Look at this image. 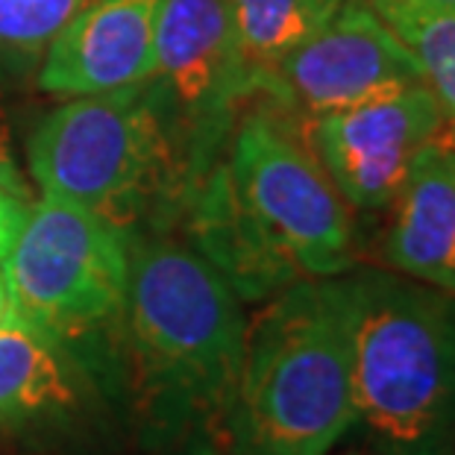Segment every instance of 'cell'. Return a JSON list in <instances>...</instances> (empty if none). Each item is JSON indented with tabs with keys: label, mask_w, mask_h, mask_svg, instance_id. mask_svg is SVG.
Returning a JSON list of instances; mask_svg holds the SVG:
<instances>
[{
	"label": "cell",
	"mask_w": 455,
	"mask_h": 455,
	"mask_svg": "<svg viewBox=\"0 0 455 455\" xmlns=\"http://www.w3.org/2000/svg\"><path fill=\"white\" fill-rule=\"evenodd\" d=\"M247 317L229 279L171 238L130 244V288L115 373L135 447L227 455Z\"/></svg>",
	"instance_id": "obj_1"
},
{
	"label": "cell",
	"mask_w": 455,
	"mask_h": 455,
	"mask_svg": "<svg viewBox=\"0 0 455 455\" xmlns=\"http://www.w3.org/2000/svg\"><path fill=\"white\" fill-rule=\"evenodd\" d=\"M209 238L235 274L265 291L299 276H341L355 265L350 206L274 106L238 121L229 164L200 195Z\"/></svg>",
	"instance_id": "obj_2"
},
{
	"label": "cell",
	"mask_w": 455,
	"mask_h": 455,
	"mask_svg": "<svg viewBox=\"0 0 455 455\" xmlns=\"http://www.w3.org/2000/svg\"><path fill=\"white\" fill-rule=\"evenodd\" d=\"M353 423L347 274L299 276L247 321L227 455H329Z\"/></svg>",
	"instance_id": "obj_3"
},
{
	"label": "cell",
	"mask_w": 455,
	"mask_h": 455,
	"mask_svg": "<svg viewBox=\"0 0 455 455\" xmlns=\"http://www.w3.org/2000/svg\"><path fill=\"white\" fill-rule=\"evenodd\" d=\"M353 405L376 455L455 452V294L388 270L347 274Z\"/></svg>",
	"instance_id": "obj_4"
},
{
	"label": "cell",
	"mask_w": 455,
	"mask_h": 455,
	"mask_svg": "<svg viewBox=\"0 0 455 455\" xmlns=\"http://www.w3.org/2000/svg\"><path fill=\"white\" fill-rule=\"evenodd\" d=\"M130 232L56 195L30 200L0 261L15 315L89 367L118 405L115 347L130 288Z\"/></svg>",
	"instance_id": "obj_5"
},
{
	"label": "cell",
	"mask_w": 455,
	"mask_h": 455,
	"mask_svg": "<svg viewBox=\"0 0 455 455\" xmlns=\"http://www.w3.org/2000/svg\"><path fill=\"white\" fill-rule=\"evenodd\" d=\"M168 98L153 80L71 98L27 141V168L42 195H56L130 232L180 173Z\"/></svg>",
	"instance_id": "obj_6"
},
{
	"label": "cell",
	"mask_w": 455,
	"mask_h": 455,
	"mask_svg": "<svg viewBox=\"0 0 455 455\" xmlns=\"http://www.w3.org/2000/svg\"><path fill=\"white\" fill-rule=\"evenodd\" d=\"M112 396L80 358L12 315L0 326V447L18 455H103Z\"/></svg>",
	"instance_id": "obj_7"
},
{
	"label": "cell",
	"mask_w": 455,
	"mask_h": 455,
	"mask_svg": "<svg viewBox=\"0 0 455 455\" xmlns=\"http://www.w3.org/2000/svg\"><path fill=\"white\" fill-rule=\"evenodd\" d=\"M418 83L423 71L400 36L367 0H344L321 30L270 68L259 92L308 121Z\"/></svg>",
	"instance_id": "obj_8"
},
{
	"label": "cell",
	"mask_w": 455,
	"mask_h": 455,
	"mask_svg": "<svg viewBox=\"0 0 455 455\" xmlns=\"http://www.w3.org/2000/svg\"><path fill=\"white\" fill-rule=\"evenodd\" d=\"M450 127L426 83L308 118L303 139L350 209L391 206L418 153Z\"/></svg>",
	"instance_id": "obj_9"
},
{
	"label": "cell",
	"mask_w": 455,
	"mask_h": 455,
	"mask_svg": "<svg viewBox=\"0 0 455 455\" xmlns=\"http://www.w3.org/2000/svg\"><path fill=\"white\" fill-rule=\"evenodd\" d=\"M153 80L171 106L191 115L197 141H215L238 98L256 94L227 0H162Z\"/></svg>",
	"instance_id": "obj_10"
},
{
	"label": "cell",
	"mask_w": 455,
	"mask_h": 455,
	"mask_svg": "<svg viewBox=\"0 0 455 455\" xmlns=\"http://www.w3.org/2000/svg\"><path fill=\"white\" fill-rule=\"evenodd\" d=\"M162 0H89L44 47L38 85L56 98L132 89L156 71Z\"/></svg>",
	"instance_id": "obj_11"
},
{
	"label": "cell",
	"mask_w": 455,
	"mask_h": 455,
	"mask_svg": "<svg viewBox=\"0 0 455 455\" xmlns=\"http://www.w3.org/2000/svg\"><path fill=\"white\" fill-rule=\"evenodd\" d=\"M382 261L394 274L455 294V130L418 153L396 191Z\"/></svg>",
	"instance_id": "obj_12"
},
{
	"label": "cell",
	"mask_w": 455,
	"mask_h": 455,
	"mask_svg": "<svg viewBox=\"0 0 455 455\" xmlns=\"http://www.w3.org/2000/svg\"><path fill=\"white\" fill-rule=\"evenodd\" d=\"M341 4L344 0H227L253 92H259L270 68L312 38Z\"/></svg>",
	"instance_id": "obj_13"
},
{
	"label": "cell",
	"mask_w": 455,
	"mask_h": 455,
	"mask_svg": "<svg viewBox=\"0 0 455 455\" xmlns=\"http://www.w3.org/2000/svg\"><path fill=\"white\" fill-rule=\"evenodd\" d=\"M367 4L414 53L426 89L441 103L450 127H455V9L396 4V0H367Z\"/></svg>",
	"instance_id": "obj_14"
},
{
	"label": "cell",
	"mask_w": 455,
	"mask_h": 455,
	"mask_svg": "<svg viewBox=\"0 0 455 455\" xmlns=\"http://www.w3.org/2000/svg\"><path fill=\"white\" fill-rule=\"evenodd\" d=\"M89 0H0V53L38 56Z\"/></svg>",
	"instance_id": "obj_15"
},
{
	"label": "cell",
	"mask_w": 455,
	"mask_h": 455,
	"mask_svg": "<svg viewBox=\"0 0 455 455\" xmlns=\"http://www.w3.org/2000/svg\"><path fill=\"white\" fill-rule=\"evenodd\" d=\"M27 209H30V195H27V188L18 186V182L0 180V261H4L9 250H12L24 218H27Z\"/></svg>",
	"instance_id": "obj_16"
},
{
	"label": "cell",
	"mask_w": 455,
	"mask_h": 455,
	"mask_svg": "<svg viewBox=\"0 0 455 455\" xmlns=\"http://www.w3.org/2000/svg\"><path fill=\"white\" fill-rule=\"evenodd\" d=\"M0 180H6V182H18V186H24V180H21V173H18V168H15L12 153H9L4 135H0Z\"/></svg>",
	"instance_id": "obj_17"
},
{
	"label": "cell",
	"mask_w": 455,
	"mask_h": 455,
	"mask_svg": "<svg viewBox=\"0 0 455 455\" xmlns=\"http://www.w3.org/2000/svg\"><path fill=\"white\" fill-rule=\"evenodd\" d=\"M12 315H15V306H12V297H9V285H6L4 267H0V326H4Z\"/></svg>",
	"instance_id": "obj_18"
},
{
	"label": "cell",
	"mask_w": 455,
	"mask_h": 455,
	"mask_svg": "<svg viewBox=\"0 0 455 455\" xmlns=\"http://www.w3.org/2000/svg\"><path fill=\"white\" fill-rule=\"evenodd\" d=\"M396 4H420V6H450V9H455V0H396Z\"/></svg>",
	"instance_id": "obj_19"
},
{
	"label": "cell",
	"mask_w": 455,
	"mask_h": 455,
	"mask_svg": "<svg viewBox=\"0 0 455 455\" xmlns=\"http://www.w3.org/2000/svg\"><path fill=\"white\" fill-rule=\"evenodd\" d=\"M338 455H376L371 450H350V452H338Z\"/></svg>",
	"instance_id": "obj_20"
},
{
	"label": "cell",
	"mask_w": 455,
	"mask_h": 455,
	"mask_svg": "<svg viewBox=\"0 0 455 455\" xmlns=\"http://www.w3.org/2000/svg\"><path fill=\"white\" fill-rule=\"evenodd\" d=\"M452 130H455V127H452Z\"/></svg>",
	"instance_id": "obj_21"
},
{
	"label": "cell",
	"mask_w": 455,
	"mask_h": 455,
	"mask_svg": "<svg viewBox=\"0 0 455 455\" xmlns=\"http://www.w3.org/2000/svg\"><path fill=\"white\" fill-rule=\"evenodd\" d=\"M452 455H455V452H452Z\"/></svg>",
	"instance_id": "obj_22"
}]
</instances>
